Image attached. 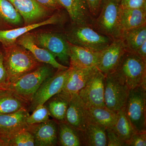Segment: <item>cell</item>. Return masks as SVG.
Instances as JSON below:
<instances>
[{
    "mask_svg": "<svg viewBox=\"0 0 146 146\" xmlns=\"http://www.w3.org/2000/svg\"><path fill=\"white\" fill-rule=\"evenodd\" d=\"M115 72L129 89L146 87V62L134 53L126 52Z\"/></svg>",
    "mask_w": 146,
    "mask_h": 146,
    "instance_id": "4",
    "label": "cell"
},
{
    "mask_svg": "<svg viewBox=\"0 0 146 146\" xmlns=\"http://www.w3.org/2000/svg\"><path fill=\"white\" fill-rule=\"evenodd\" d=\"M61 7L68 12L72 24L93 25L91 16L86 0H57Z\"/></svg>",
    "mask_w": 146,
    "mask_h": 146,
    "instance_id": "19",
    "label": "cell"
},
{
    "mask_svg": "<svg viewBox=\"0 0 146 146\" xmlns=\"http://www.w3.org/2000/svg\"><path fill=\"white\" fill-rule=\"evenodd\" d=\"M23 20L24 25L35 23L49 18L53 11L41 5L35 0H7Z\"/></svg>",
    "mask_w": 146,
    "mask_h": 146,
    "instance_id": "12",
    "label": "cell"
},
{
    "mask_svg": "<svg viewBox=\"0 0 146 146\" xmlns=\"http://www.w3.org/2000/svg\"><path fill=\"white\" fill-rule=\"evenodd\" d=\"M106 129L89 120L85 129L80 131L82 146H107Z\"/></svg>",
    "mask_w": 146,
    "mask_h": 146,
    "instance_id": "22",
    "label": "cell"
},
{
    "mask_svg": "<svg viewBox=\"0 0 146 146\" xmlns=\"http://www.w3.org/2000/svg\"><path fill=\"white\" fill-rule=\"evenodd\" d=\"M90 119L106 128H112L117 120V113L103 107H87Z\"/></svg>",
    "mask_w": 146,
    "mask_h": 146,
    "instance_id": "27",
    "label": "cell"
},
{
    "mask_svg": "<svg viewBox=\"0 0 146 146\" xmlns=\"http://www.w3.org/2000/svg\"><path fill=\"white\" fill-rule=\"evenodd\" d=\"M103 0H86L91 16L94 19L98 15Z\"/></svg>",
    "mask_w": 146,
    "mask_h": 146,
    "instance_id": "36",
    "label": "cell"
},
{
    "mask_svg": "<svg viewBox=\"0 0 146 146\" xmlns=\"http://www.w3.org/2000/svg\"><path fill=\"white\" fill-rule=\"evenodd\" d=\"M34 35L37 45L49 52L62 65L69 67L68 42L63 34L44 31L34 33Z\"/></svg>",
    "mask_w": 146,
    "mask_h": 146,
    "instance_id": "8",
    "label": "cell"
},
{
    "mask_svg": "<svg viewBox=\"0 0 146 146\" xmlns=\"http://www.w3.org/2000/svg\"><path fill=\"white\" fill-rule=\"evenodd\" d=\"M69 72V68L65 70H57L47 79L35 94L29 105V112H32L37 106L44 104L51 97L61 92Z\"/></svg>",
    "mask_w": 146,
    "mask_h": 146,
    "instance_id": "9",
    "label": "cell"
},
{
    "mask_svg": "<svg viewBox=\"0 0 146 146\" xmlns=\"http://www.w3.org/2000/svg\"><path fill=\"white\" fill-rule=\"evenodd\" d=\"M126 114L136 132H146V87L129 90L125 106Z\"/></svg>",
    "mask_w": 146,
    "mask_h": 146,
    "instance_id": "6",
    "label": "cell"
},
{
    "mask_svg": "<svg viewBox=\"0 0 146 146\" xmlns=\"http://www.w3.org/2000/svg\"><path fill=\"white\" fill-rule=\"evenodd\" d=\"M146 25V9L120 7L119 27L122 32Z\"/></svg>",
    "mask_w": 146,
    "mask_h": 146,
    "instance_id": "21",
    "label": "cell"
},
{
    "mask_svg": "<svg viewBox=\"0 0 146 146\" xmlns=\"http://www.w3.org/2000/svg\"><path fill=\"white\" fill-rule=\"evenodd\" d=\"M89 118L88 108L78 94H71L65 121L77 130L85 129Z\"/></svg>",
    "mask_w": 146,
    "mask_h": 146,
    "instance_id": "17",
    "label": "cell"
},
{
    "mask_svg": "<svg viewBox=\"0 0 146 146\" xmlns=\"http://www.w3.org/2000/svg\"><path fill=\"white\" fill-rule=\"evenodd\" d=\"M7 146H34L35 140L31 133L25 129L16 134L7 142Z\"/></svg>",
    "mask_w": 146,
    "mask_h": 146,
    "instance_id": "30",
    "label": "cell"
},
{
    "mask_svg": "<svg viewBox=\"0 0 146 146\" xmlns=\"http://www.w3.org/2000/svg\"><path fill=\"white\" fill-rule=\"evenodd\" d=\"M120 7L118 0H103L99 13L94 19L92 26L112 40L121 38Z\"/></svg>",
    "mask_w": 146,
    "mask_h": 146,
    "instance_id": "5",
    "label": "cell"
},
{
    "mask_svg": "<svg viewBox=\"0 0 146 146\" xmlns=\"http://www.w3.org/2000/svg\"><path fill=\"white\" fill-rule=\"evenodd\" d=\"M68 42L70 56L69 66L84 68L96 67L100 52H95Z\"/></svg>",
    "mask_w": 146,
    "mask_h": 146,
    "instance_id": "20",
    "label": "cell"
},
{
    "mask_svg": "<svg viewBox=\"0 0 146 146\" xmlns=\"http://www.w3.org/2000/svg\"><path fill=\"white\" fill-rule=\"evenodd\" d=\"M108 146H127L126 143L120 139L111 128L106 129Z\"/></svg>",
    "mask_w": 146,
    "mask_h": 146,
    "instance_id": "33",
    "label": "cell"
},
{
    "mask_svg": "<svg viewBox=\"0 0 146 146\" xmlns=\"http://www.w3.org/2000/svg\"><path fill=\"white\" fill-rule=\"evenodd\" d=\"M26 129L34 137L35 145L37 146L57 145L58 141V124L56 121L28 125Z\"/></svg>",
    "mask_w": 146,
    "mask_h": 146,
    "instance_id": "16",
    "label": "cell"
},
{
    "mask_svg": "<svg viewBox=\"0 0 146 146\" xmlns=\"http://www.w3.org/2000/svg\"><path fill=\"white\" fill-rule=\"evenodd\" d=\"M71 94L61 91L51 97L46 103L50 115L57 121H65Z\"/></svg>",
    "mask_w": 146,
    "mask_h": 146,
    "instance_id": "25",
    "label": "cell"
},
{
    "mask_svg": "<svg viewBox=\"0 0 146 146\" xmlns=\"http://www.w3.org/2000/svg\"><path fill=\"white\" fill-rule=\"evenodd\" d=\"M28 110L0 115V139L7 146V142L28 126L27 119L29 115Z\"/></svg>",
    "mask_w": 146,
    "mask_h": 146,
    "instance_id": "11",
    "label": "cell"
},
{
    "mask_svg": "<svg viewBox=\"0 0 146 146\" xmlns=\"http://www.w3.org/2000/svg\"><path fill=\"white\" fill-rule=\"evenodd\" d=\"M63 35L69 43L95 52L103 50L113 41L97 31L91 25L72 24Z\"/></svg>",
    "mask_w": 146,
    "mask_h": 146,
    "instance_id": "2",
    "label": "cell"
},
{
    "mask_svg": "<svg viewBox=\"0 0 146 146\" xmlns=\"http://www.w3.org/2000/svg\"><path fill=\"white\" fill-rule=\"evenodd\" d=\"M126 52L122 39H114L100 52L97 68L105 76L114 72Z\"/></svg>",
    "mask_w": 146,
    "mask_h": 146,
    "instance_id": "13",
    "label": "cell"
},
{
    "mask_svg": "<svg viewBox=\"0 0 146 146\" xmlns=\"http://www.w3.org/2000/svg\"><path fill=\"white\" fill-rule=\"evenodd\" d=\"M58 124V144L62 146H82L80 131L64 121H59Z\"/></svg>",
    "mask_w": 146,
    "mask_h": 146,
    "instance_id": "28",
    "label": "cell"
},
{
    "mask_svg": "<svg viewBox=\"0 0 146 146\" xmlns=\"http://www.w3.org/2000/svg\"><path fill=\"white\" fill-rule=\"evenodd\" d=\"M52 68L43 64L11 84L8 89L30 104L42 83L54 74Z\"/></svg>",
    "mask_w": 146,
    "mask_h": 146,
    "instance_id": "3",
    "label": "cell"
},
{
    "mask_svg": "<svg viewBox=\"0 0 146 146\" xmlns=\"http://www.w3.org/2000/svg\"><path fill=\"white\" fill-rule=\"evenodd\" d=\"M63 18L59 13L52 14L44 21L35 23L24 25L10 29L0 30V44L7 47L16 43L17 39L23 35L41 27L60 24Z\"/></svg>",
    "mask_w": 146,
    "mask_h": 146,
    "instance_id": "15",
    "label": "cell"
},
{
    "mask_svg": "<svg viewBox=\"0 0 146 146\" xmlns=\"http://www.w3.org/2000/svg\"><path fill=\"white\" fill-rule=\"evenodd\" d=\"M27 119L28 125L44 123L50 120V112L45 104L37 106Z\"/></svg>",
    "mask_w": 146,
    "mask_h": 146,
    "instance_id": "31",
    "label": "cell"
},
{
    "mask_svg": "<svg viewBox=\"0 0 146 146\" xmlns=\"http://www.w3.org/2000/svg\"><path fill=\"white\" fill-rule=\"evenodd\" d=\"M127 144V146H146V132H135Z\"/></svg>",
    "mask_w": 146,
    "mask_h": 146,
    "instance_id": "35",
    "label": "cell"
},
{
    "mask_svg": "<svg viewBox=\"0 0 146 146\" xmlns=\"http://www.w3.org/2000/svg\"><path fill=\"white\" fill-rule=\"evenodd\" d=\"M122 8L146 9V0H118Z\"/></svg>",
    "mask_w": 146,
    "mask_h": 146,
    "instance_id": "34",
    "label": "cell"
},
{
    "mask_svg": "<svg viewBox=\"0 0 146 146\" xmlns=\"http://www.w3.org/2000/svg\"><path fill=\"white\" fill-rule=\"evenodd\" d=\"M10 84L4 61L3 49L0 44V89H8Z\"/></svg>",
    "mask_w": 146,
    "mask_h": 146,
    "instance_id": "32",
    "label": "cell"
},
{
    "mask_svg": "<svg viewBox=\"0 0 146 146\" xmlns=\"http://www.w3.org/2000/svg\"><path fill=\"white\" fill-rule=\"evenodd\" d=\"M70 72L62 91L70 94H78L94 76L96 67L80 68L69 66Z\"/></svg>",
    "mask_w": 146,
    "mask_h": 146,
    "instance_id": "18",
    "label": "cell"
},
{
    "mask_svg": "<svg viewBox=\"0 0 146 146\" xmlns=\"http://www.w3.org/2000/svg\"><path fill=\"white\" fill-rule=\"evenodd\" d=\"M24 25L23 18L13 5L7 0H0V30Z\"/></svg>",
    "mask_w": 146,
    "mask_h": 146,
    "instance_id": "24",
    "label": "cell"
},
{
    "mask_svg": "<svg viewBox=\"0 0 146 146\" xmlns=\"http://www.w3.org/2000/svg\"><path fill=\"white\" fill-rule=\"evenodd\" d=\"M126 51L135 53L142 44L146 41V25L122 32L121 38Z\"/></svg>",
    "mask_w": 146,
    "mask_h": 146,
    "instance_id": "26",
    "label": "cell"
},
{
    "mask_svg": "<svg viewBox=\"0 0 146 146\" xmlns=\"http://www.w3.org/2000/svg\"><path fill=\"white\" fill-rule=\"evenodd\" d=\"M117 115V122L111 129L120 139L127 143L136 131L127 116L125 107L120 110Z\"/></svg>",
    "mask_w": 146,
    "mask_h": 146,
    "instance_id": "29",
    "label": "cell"
},
{
    "mask_svg": "<svg viewBox=\"0 0 146 146\" xmlns=\"http://www.w3.org/2000/svg\"><path fill=\"white\" fill-rule=\"evenodd\" d=\"M130 89L115 72L106 75L105 79L106 106L116 113L124 108Z\"/></svg>",
    "mask_w": 146,
    "mask_h": 146,
    "instance_id": "7",
    "label": "cell"
},
{
    "mask_svg": "<svg viewBox=\"0 0 146 146\" xmlns=\"http://www.w3.org/2000/svg\"><path fill=\"white\" fill-rule=\"evenodd\" d=\"M41 5L53 11L58 10L62 8L57 0H35Z\"/></svg>",
    "mask_w": 146,
    "mask_h": 146,
    "instance_id": "37",
    "label": "cell"
},
{
    "mask_svg": "<svg viewBox=\"0 0 146 146\" xmlns=\"http://www.w3.org/2000/svg\"><path fill=\"white\" fill-rule=\"evenodd\" d=\"M3 47L5 66L10 84L44 64L39 62L29 50L16 42Z\"/></svg>",
    "mask_w": 146,
    "mask_h": 146,
    "instance_id": "1",
    "label": "cell"
},
{
    "mask_svg": "<svg viewBox=\"0 0 146 146\" xmlns=\"http://www.w3.org/2000/svg\"><path fill=\"white\" fill-rule=\"evenodd\" d=\"M16 42L29 50L40 63L50 65L58 70H65L69 68L58 62L49 52L37 45L34 33L28 32L23 35L17 39Z\"/></svg>",
    "mask_w": 146,
    "mask_h": 146,
    "instance_id": "14",
    "label": "cell"
},
{
    "mask_svg": "<svg viewBox=\"0 0 146 146\" xmlns=\"http://www.w3.org/2000/svg\"><path fill=\"white\" fill-rule=\"evenodd\" d=\"M105 75L98 70L87 84L78 93L87 107H103Z\"/></svg>",
    "mask_w": 146,
    "mask_h": 146,
    "instance_id": "10",
    "label": "cell"
},
{
    "mask_svg": "<svg viewBox=\"0 0 146 146\" xmlns=\"http://www.w3.org/2000/svg\"><path fill=\"white\" fill-rule=\"evenodd\" d=\"M29 104L9 89H0V115L28 110Z\"/></svg>",
    "mask_w": 146,
    "mask_h": 146,
    "instance_id": "23",
    "label": "cell"
},
{
    "mask_svg": "<svg viewBox=\"0 0 146 146\" xmlns=\"http://www.w3.org/2000/svg\"><path fill=\"white\" fill-rule=\"evenodd\" d=\"M135 54L146 62V41H145L138 48Z\"/></svg>",
    "mask_w": 146,
    "mask_h": 146,
    "instance_id": "38",
    "label": "cell"
}]
</instances>
